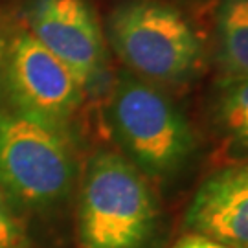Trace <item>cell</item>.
Listing matches in <instances>:
<instances>
[{
    "instance_id": "277c9868",
    "label": "cell",
    "mask_w": 248,
    "mask_h": 248,
    "mask_svg": "<svg viewBox=\"0 0 248 248\" xmlns=\"http://www.w3.org/2000/svg\"><path fill=\"white\" fill-rule=\"evenodd\" d=\"M108 118L125 158L145 177L175 175L195 151V134L184 114L156 85L142 78L118 79Z\"/></svg>"
},
{
    "instance_id": "6da1fadb",
    "label": "cell",
    "mask_w": 248,
    "mask_h": 248,
    "mask_svg": "<svg viewBox=\"0 0 248 248\" xmlns=\"http://www.w3.org/2000/svg\"><path fill=\"white\" fill-rule=\"evenodd\" d=\"M158 221V204L140 169L112 151L87 164L79 193L81 248H143Z\"/></svg>"
},
{
    "instance_id": "8fae6325",
    "label": "cell",
    "mask_w": 248,
    "mask_h": 248,
    "mask_svg": "<svg viewBox=\"0 0 248 248\" xmlns=\"http://www.w3.org/2000/svg\"><path fill=\"white\" fill-rule=\"evenodd\" d=\"M173 248H228V247H224V245L210 239V237H204L201 233H193L191 232V233L184 235Z\"/></svg>"
},
{
    "instance_id": "7c38bea8",
    "label": "cell",
    "mask_w": 248,
    "mask_h": 248,
    "mask_svg": "<svg viewBox=\"0 0 248 248\" xmlns=\"http://www.w3.org/2000/svg\"><path fill=\"white\" fill-rule=\"evenodd\" d=\"M13 33V26H11V20L6 15L0 13V68H2V61H4V53L8 48V41Z\"/></svg>"
},
{
    "instance_id": "8992f818",
    "label": "cell",
    "mask_w": 248,
    "mask_h": 248,
    "mask_svg": "<svg viewBox=\"0 0 248 248\" xmlns=\"http://www.w3.org/2000/svg\"><path fill=\"white\" fill-rule=\"evenodd\" d=\"M28 31L68 66L85 90L101 76L105 45L94 11L85 0H30Z\"/></svg>"
},
{
    "instance_id": "ba28073f",
    "label": "cell",
    "mask_w": 248,
    "mask_h": 248,
    "mask_svg": "<svg viewBox=\"0 0 248 248\" xmlns=\"http://www.w3.org/2000/svg\"><path fill=\"white\" fill-rule=\"evenodd\" d=\"M217 35L222 64L232 78L248 79V0H221Z\"/></svg>"
},
{
    "instance_id": "5b68a950",
    "label": "cell",
    "mask_w": 248,
    "mask_h": 248,
    "mask_svg": "<svg viewBox=\"0 0 248 248\" xmlns=\"http://www.w3.org/2000/svg\"><path fill=\"white\" fill-rule=\"evenodd\" d=\"M85 87L28 30H13L0 68V99L20 112L68 125Z\"/></svg>"
},
{
    "instance_id": "9c48e42d",
    "label": "cell",
    "mask_w": 248,
    "mask_h": 248,
    "mask_svg": "<svg viewBox=\"0 0 248 248\" xmlns=\"http://www.w3.org/2000/svg\"><path fill=\"white\" fill-rule=\"evenodd\" d=\"M217 112L224 131L248 149V79L228 78L219 89Z\"/></svg>"
},
{
    "instance_id": "30bf717a",
    "label": "cell",
    "mask_w": 248,
    "mask_h": 248,
    "mask_svg": "<svg viewBox=\"0 0 248 248\" xmlns=\"http://www.w3.org/2000/svg\"><path fill=\"white\" fill-rule=\"evenodd\" d=\"M0 248H31L24 222L20 221L8 195L0 189Z\"/></svg>"
},
{
    "instance_id": "7a4b0ae2",
    "label": "cell",
    "mask_w": 248,
    "mask_h": 248,
    "mask_svg": "<svg viewBox=\"0 0 248 248\" xmlns=\"http://www.w3.org/2000/svg\"><path fill=\"white\" fill-rule=\"evenodd\" d=\"M78 160L68 127L20 112L0 99V189L28 208L70 195Z\"/></svg>"
},
{
    "instance_id": "3957f363",
    "label": "cell",
    "mask_w": 248,
    "mask_h": 248,
    "mask_svg": "<svg viewBox=\"0 0 248 248\" xmlns=\"http://www.w3.org/2000/svg\"><path fill=\"white\" fill-rule=\"evenodd\" d=\"M108 41L134 76L180 85L201 70L204 52L187 18L164 2L129 0L108 17Z\"/></svg>"
},
{
    "instance_id": "52a82bcc",
    "label": "cell",
    "mask_w": 248,
    "mask_h": 248,
    "mask_svg": "<svg viewBox=\"0 0 248 248\" xmlns=\"http://www.w3.org/2000/svg\"><path fill=\"white\" fill-rule=\"evenodd\" d=\"M186 224L224 247L248 248V162L204 180L187 206Z\"/></svg>"
}]
</instances>
